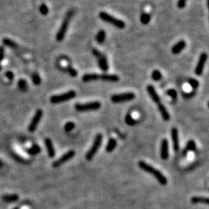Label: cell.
Listing matches in <instances>:
<instances>
[{
    "mask_svg": "<svg viewBox=\"0 0 209 209\" xmlns=\"http://www.w3.org/2000/svg\"><path fill=\"white\" fill-rule=\"evenodd\" d=\"M73 16V11H69V12L67 13L65 18L63 20L62 23L61 25V27L59 29L58 32L57 33V36H56V39H57V41H62L63 39L64 38L65 36L66 33L68 31V26H69L70 22H71V17Z\"/></svg>",
    "mask_w": 209,
    "mask_h": 209,
    "instance_id": "3957f363",
    "label": "cell"
},
{
    "mask_svg": "<svg viewBox=\"0 0 209 209\" xmlns=\"http://www.w3.org/2000/svg\"><path fill=\"white\" fill-rule=\"evenodd\" d=\"M4 55H5V49H4V47L2 46H0V64H1L2 61L3 60Z\"/></svg>",
    "mask_w": 209,
    "mask_h": 209,
    "instance_id": "74e56055",
    "label": "cell"
},
{
    "mask_svg": "<svg viewBox=\"0 0 209 209\" xmlns=\"http://www.w3.org/2000/svg\"><path fill=\"white\" fill-rule=\"evenodd\" d=\"M187 1V0H178V2H177L178 8H180V9H183V8H184L185 5H186Z\"/></svg>",
    "mask_w": 209,
    "mask_h": 209,
    "instance_id": "8d00e7d4",
    "label": "cell"
},
{
    "mask_svg": "<svg viewBox=\"0 0 209 209\" xmlns=\"http://www.w3.org/2000/svg\"><path fill=\"white\" fill-rule=\"evenodd\" d=\"M0 71H1V65H0Z\"/></svg>",
    "mask_w": 209,
    "mask_h": 209,
    "instance_id": "b9f144b4",
    "label": "cell"
},
{
    "mask_svg": "<svg viewBox=\"0 0 209 209\" xmlns=\"http://www.w3.org/2000/svg\"><path fill=\"white\" fill-rule=\"evenodd\" d=\"M185 47H186V42L184 40H180L174 45V47L171 49V52L174 54H180Z\"/></svg>",
    "mask_w": 209,
    "mask_h": 209,
    "instance_id": "9a60e30c",
    "label": "cell"
},
{
    "mask_svg": "<svg viewBox=\"0 0 209 209\" xmlns=\"http://www.w3.org/2000/svg\"><path fill=\"white\" fill-rule=\"evenodd\" d=\"M100 79L105 81H109V82H117L119 80V78L116 74H100Z\"/></svg>",
    "mask_w": 209,
    "mask_h": 209,
    "instance_id": "ac0fdd59",
    "label": "cell"
},
{
    "mask_svg": "<svg viewBox=\"0 0 209 209\" xmlns=\"http://www.w3.org/2000/svg\"><path fill=\"white\" fill-rule=\"evenodd\" d=\"M14 209H19V208H17V207H16V208H14Z\"/></svg>",
    "mask_w": 209,
    "mask_h": 209,
    "instance_id": "7bdbcfd3",
    "label": "cell"
},
{
    "mask_svg": "<svg viewBox=\"0 0 209 209\" xmlns=\"http://www.w3.org/2000/svg\"><path fill=\"white\" fill-rule=\"evenodd\" d=\"M100 79V74L96 73H92V74H86L82 77V81L84 82H90V81H97Z\"/></svg>",
    "mask_w": 209,
    "mask_h": 209,
    "instance_id": "d6986e66",
    "label": "cell"
},
{
    "mask_svg": "<svg viewBox=\"0 0 209 209\" xmlns=\"http://www.w3.org/2000/svg\"><path fill=\"white\" fill-rule=\"evenodd\" d=\"M75 96H76V92L73 90H71L65 92V93L61 94V95H53L50 98V102L52 104L63 103V102H68L71 99H73L74 98H75Z\"/></svg>",
    "mask_w": 209,
    "mask_h": 209,
    "instance_id": "5b68a950",
    "label": "cell"
},
{
    "mask_svg": "<svg viewBox=\"0 0 209 209\" xmlns=\"http://www.w3.org/2000/svg\"><path fill=\"white\" fill-rule=\"evenodd\" d=\"M92 54H93V55L94 56H95V57L98 58V57H99V56L102 54V53H101L100 51H99V50H97V49H95V48H94L93 50H92Z\"/></svg>",
    "mask_w": 209,
    "mask_h": 209,
    "instance_id": "f35d334b",
    "label": "cell"
},
{
    "mask_svg": "<svg viewBox=\"0 0 209 209\" xmlns=\"http://www.w3.org/2000/svg\"><path fill=\"white\" fill-rule=\"evenodd\" d=\"M102 135L101 133H99L95 136V140L93 142V144L91 147V148L89 149V150L87 152L86 155H85V158H86L87 160H92L93 159V157H95V155L96 154V153L98 152V150L100 148L101 145H102Z\"/></svg>",
    "mask_w": 209,
    "mask_h": 209,
    "instance_id": "277c9868",
    "label": "cell"
},
{
    "mask_svg": "<svg viewBox=\"0 0 209 209\" xmlns=\"http://www.w3.org/2000/svg\"><path fill=\"white\" fill-rule=\"evenodd\" d=\"M158 110H159L161 116H162L163 119L164 121H169L170 119V116L169 113H168L167 109H166V107L164 106V105H163L162 103L157 104Z\"/></svg>",
    "mask_w": 209,
    "mask_h": 209,
    "instance_id": "e0dca14e",
    "label": "cell"
},
{
    "mask_svg": "<svg viewBox=\"0 0 209 209\" xmlns=\"http://www.w3.org/2000/svg\"><path fill=\"white\" fill-rule=\"evenodd\" d=\"M2 165H3V163H2V161L0 160V167H2Z\"/></svg>",
    "mask_w": 209,
    "mask_h": 209,
    "instance_id": "60d3db41",
    "label": "cell"
},
{
    "mask_svg": "<svg viewBox=\"0 0 209 209\" xmlns=\"http://www.w3.org/2000/svg\"><path fill=\"white\" fill-rule=\"evenodd\" d=\"M18 87H19V90H21L22 92H26V91H27L28 85L26 80H24V79L19 80V81H18Z\"/></svg>",
    "mask_w": 209,
    "mask_h": 209,
    "instance_id": "4316f807",
    "label": "cell"
},
{
    "mask_svg": "<svg viewBox=\"0 0 209 209\" xmlns=\"http://www.w3.org/2000/svg\"><path fill=\"white\" fill-rule=\"evenodd\" d=\"M2 199L5 202L12 203L16 202V201H17L19 200V196L17 194H7V195L2 196Z\"/></svg>",
    "mask_w": 209,
    "mask_h": 209,
    "instance_id": "7402d4cb",
    "label": "cell"
},
{
    "mask_svg": "<svg viewBox=\"0 0 209 209\" xmlns=\"http://www.w3.org/2000/svg\"><path fill=\"white\" fill-rule=\"evenodd\" d=\"M106 31L104 29H101V30H99L98 32V33L96 35V41L99 43H102L105 41V40H106Z\"/></svg>",
    "mask_w": 209,
    "mask_h": 209,
    "instance_id": "cb8c5ba5",
    "label": "cell"
},
{
    "mask_svg": "<svg viewBox=\"0 0 209 209\" xmlns=\"http://www.w3.org/2000/svg\"><path fill=\"white\" fill-rule=\"evenodd\" d=\"M40 152V147L38 145H33L31 148H29L27 150V153L30 155H36Z\"/></svg>",
    "mask_w": 209,
    "mask_h": 209,
    "instance_id": "83f0119b",
    "label": "cell"
},
{
    "mask_svg": "<svg viewBox=\"0 0 209 209\" xmlns=\"http://www.w3.org/2000/svg\"><path fill=\"white\" fill-rule=\"evenodd\" d=\"M167 95L173 99H177V92L176 90L173 89V88H170V89L167 90Z\"/></svg>",
    "mask_w": 209,
    "mask_h": 209,
    "instance_id": "836d02e7",
    "label": "cell"
},
{
    "mask_svg": "<svg viewBox=\"0 0 209 209\" xmlns=\"http://www.w3.org/2000/svg\"><path fill=\"white\" fill-rule=\"evenodd\" d=\"M207 55L206 53H202V54L200 55L198 62H197V66H196L195 68V71H194L195 74H197V75H198V76L201 75L203 71H204V66H205L206 61H207Z\"/></svg>",
    "mask_w": 209,
    "mask_h": 209,
    "instance_id": "30bf717a",
    "label": "cell"
},
{
    "mask_svg": "<svg viewBox=\"0 0 209 209\" xmlns=\"http://www.w3.org/2000/svg\"><path fill=\"white\" fill-rule=\"evenodd\" d=\"M75 109L78 112H88V111H95L100 109L101 103L98 101L96 102H87V103H77L75 105Z\"/></svg>",
    "mask_w": 209,
    "mask_h": 209,
    "instance_id": "8992f818",
    "label": "cell"
},
{
    "mask_svg": "<svg viewBox=\"0 0 209 209\" xmlns=\"http://www.w3.org/2000/svg\"><path fill=\"white\" fill-rule=\"evenodd\" d=\"M125 120H126V124L129 125V126H133V125L136 124V120L132 116L131 113H128V114L126 115Z\"/></svg>",
    "mask_w": 209,
    "mask_h": 209,
    "instance_id": "f1b7e54d",
    "label": "cell"
},
{
    "mask_svg": "<svg viewBox=\"0 0 209 209\" xmlns=\"http://www.w3.org/2000/svg\"><path fill=\"white\" fill-rule=\"evenodd\" d=\"M136 98L135 94L133 92H125V93L113 95L111 97V100L113 103H123V102H130Z\"/></svg>",
    "mask_w": 209,
    "mask_h": 209,
    "instance_id": "52a82bcc",
    "label": "cell"
},
{
    "mask_svg": "<svg viewBox=\"0 0 209 209\" xmlns=\"http://www.w3.org/2000/svg\"><path fill=\"white\" fill-rule=\"evenodd\" d=\"M171 139L173 141L174 150L176 153H177L180 150V141H179V134H178L177 129L174 127L171 129Z\"/></svg>",
    "mask_w": 209,
    "mask_h": 209,
    "instance_id": "8fae6325",
    "label": "cell"
},
{
    "mask_svg": "<svg viewBox=\"0 0 209 209\" xmlns=\"http://www.w3.org/2000/svg\"><path fill=\"white\" fill-rule=\"evenodd\" d=\"M188 83L189 85H190V87L193 88H197L199 85L198 81H197V80L194 79V78H190V79H189Z\"/></svg>",
    "mask_w": 209,
    "mask_h": 209,
    "instance_id": "e575fe53",
    "label": "cell"
},
{
    "mask_svg": "<svg viewBox=\"0 0 209 209\" xmlns=\"http://www.w3.org/2000/svg\"><path fill=\"white\" fill-rule=\"evenodd\" d=\"M151 76H152L153 80H154V81H158L162 78V74H161L160 71H158V70H155V71H153L152 72Z\"/></svg>",
    "mask_w": 209,
    "mask_h": 209,
    "instance_id": "f546056e",
    "label": "cell"
},
{
    "mask_svg": "<svg viewBox=\"0 0 209 209\" xmlns=\"http://www.w3.org/2000/svg\"><path fill=\"white\" fill-rule=\"evenodd\" d=\"M99 18L102 20H103L104 22L110 23V24L113 25V26H116L118 29H124L125 26H126V23L123 20L117 19L115 16H112V15H110V14L107 13L106 12H101L99 13Z\"/></svg>",
    "mask_w": 209,
    "mask_h": 209,
    "instance_id": "7a4b0ae2",
    "label": "cell"
},
{
    "mask_svg": "<svg viewBox=\"0 0 209 209\" xmlns=\"http://www.w3.org/2000/svg\"><path fill=\"white\" fill-rule=\"evenodd\" d=\"M147 90L154 103H156L157 105L160 103V98L159 95L157 94V91H156L155 88H154L153 86H152V85H148V86L147 87Z\"/></svg>",
    "mask_w": 209,
    "mask_h": 209,
    "instance_id": "4fadbf2b",
    "label": "cell"
},
{
    "mask_svg": "<svg viewBox=\"0 0 209 209\" xmlns=\"http://www.w3.org/2000/svg\"><path fill=\"white\" fill-rule=\"evenodd\" d=\"M74 155H75V152H74V150H69L68 152L64 153V155L61 156V157L58 158L57 160L54 161V163H53V167H58L61 166L64 163H66L67 161L72 159L74 157Z\"/></svg>",
    "mask_w": 209,
    "mask_h": 209,
    "instance_id": "9c48e42d",
    "label": "cell"
},
{
    "mask_svg": "<svg viewBox=\"0 0 209 209\" xmlns=\"http://www.w3.org/2000/svg\"><path fill=\"white\" fill-rule=\"evenodd\" d=\"M45 146L47 148V153L50 158H53L55 157V150H54V145L52 143L51 140L49 138H47L45 140Z\"/></svg>",
    "mask_w": 209,
    "mask_h": 209,
    "instance_id": "2e32d148",
    "label": "cell"
},
{
    "mask_svg": "<svg viewBox=\"0 0 209 209\" xmlns=\"http://www.w3.org/2000/svg\"><path fill=\"white\" fill-rule=\"evenodd\" d=\"M138 166L141 170L153 175L161 185H166L167 184V179L163 174L162 172L158 170L157 169H156L155 167L148 164L147 163L144 162V161H139Z\"/></svg>",
    "mask_w": 209,
    "mask_h": 209,
    "instance_id": "6da1fadb",
    "label": "cell"
},
{
    "mask_svg": "<svg viewBox=\"0 0 209 209\" xmlns=\"http://www.w3.org/2000/svg\"><path fill=\"white\" fill-rule=\"evenodd\" d=\"M74 126H75V124H74L73 122H68V123H66L65 126H64V131L67 132V133L71 132V130H73V129L74 128Z\"/></svg>",
    "mask_w": 209,
    "mask_h": 209,
    "instance_id": "1f68e13d",
    "label": "cell"
},
{
    "mask_svg": "<svg viewBox=\"0 0 209 209\" xmlns=\"http://www.w3.org/2000/svg\"><path fill=\"white\" fill-rule=\"evenodd\" d=\"M42 117H43V111H42L41 109H38V110L36 111V113H35L34 116H33L31 122H30V123H29V127H28V130H29V132H30V133H33V132L36 130L37 126H38V124L40 123Z\"/></svg>",
    "mask_w": 209,
    "mask_h": 209,
    "instance_id": "ba28073f",
    "label": "cell"
},
{
    "mask_svg": "<svg viewBox=\"0 0 209 209\" xmlns=\"http://www.w3.org/2000/svg\"><path fill=\"white\" fill-rule=\"evenodd\" d=\"M117 147V141L116 139L111 138L108 142V144L106 146V151L108 153H112L116 147Z\"/></svg>",
    "mask_w": 209,
    "mask_h": 209,
    "instance_id": "44dd1931",
    "label": "cell"
},
{
    "mask_svg": "<svg viewBox=\"0 0 209 209\" xmlns=\"http://www.w3.org/2000/svg\"><path fill=\"white\" fill-rule=\"evenodd\" d=\"M191 202L193 204H209V200L207 197H201V196H195L191 198Z\"/></svg>",
    "mask_w": 209,
    "mask_h": 209,
    "instance_id": "ffe728a7",
    "label": "cell"
},
{
    "mask_svg": "<svg viewBox=\"0 0 209 209\" xmlns=\"http://www.w3.org/2000/svg\"><path fill=\"white\" fill-rule=\"evenodd\" d=\"M40 13L42 14V15H43V16H46V15H47V13L49 12V9L48 7H47V5H46V4H42L40 6Z\"/></svg>",
    "mask_w": 209,
    "mask_h": 209,
    "instance_id": "d6a6232c",
    "label": "cell"
},
{
    "mask_svg": "<svg viewBox=\"0 0 209 209\" xmlns=\"http://www.w3.org/2000/svg\"><path fill=\"white\" fill-rule=\"evenodd\" d=\"M32 80H33V82L35 85H40L41 83V78L37 73H35L33 74Z\"/></svg>",
    "mask_w": 209,
    "mask_h": 209,
    "instance_id": "4dcf8cb0",
    "label": "cell"
},
{
    "mask_svg": "<svg viewBox=\"0 0 209 209\" xmlns=\"http://www.w3.org/2000/svg\"><path fill=\"white\" fill-rule=\"evenodd\" d=\"M160 157L164 160H167L169 157V143L167 139H163L161 142Z\"/></svg>",
    "mask_w": 209,
    "mask_h": 209,
    "instance_id": "7c38bea8",
    "label": "cell"
},
{
    "mask_svg": "<svg viewBox=\"0 0 209 209\" xmlns=\"http://www.w3.org/2000/svg\"><path fill=\"white\" fill-rule=\"evenodd\" d=\"M2 43H3V45L6 46V47H11V48L12 49L17 48L18 47L17 43H15L13 40H10V39L9 38H4L3 40H2Z\"/></svg>",
    "mask_w": 209,
    "mask_h": 209,
    "instance_id": "d4e9b609",
    "label": "cell"
},
{
    "mask_svg": "<svg viewBox=\"0 0 209 209\" xmlns=\"http://www.w3.org/2000/svg\"><path fill=\"white\" fill-rule=\"evenodd\" d=\"M98 61H99V66L101 70L104 72H106L109 70V64H108V60L106 56L102 54L98 57Z\"/></svg>",
    "mask_w": 209,
    "mask_h": 209,
    "instance_id": "5bb4252c",
    "label": "cell"
},
{
    "mask_svg": "<svg viewBox=\"0 0 209 209\" xmlns=\"http://www.w3.org/2000/svg\"><path fill=\"white\" fill-rule=\"evenodd\" d=\"M196 149V143L195 142L194 140H189L188 143H187L186 147H185V150L183 152V155H186L187 153L190 151H194Z\"/></svg>",
    "mask_w": 209,
    "mask_h": 209,
    "instance_id": "603a6c76",
    "label": "cell"
},
{
    "mask_svg": "<svg viewBox=\"0 0 209 209\" xmlns=\"http://www.w3.org/2000/svg\"><path fill=\"white\" fill-rule=\"evenodd\" d=\"M150 15L149 13H147V12H144V13L141 14V16H140V21H141V23L144 25L148 24V23H150Z\"/></svg>",
    "mask_w": 209,
    "mask_h": 209,
    "instance_id": "484cf974",
    "label": "cell"
},
{
    "mask_svg": "<svg viewBox=\"0 0 209 209\" xmlns=\"http://www.w3.org/2000/svg\"><path fill=\"white\" fill-rule=\"evenodd\" d=\"M68 74H69L71 77H76L77 75H78V71H77L76 70L74 69V68H71V67H68Z\"/></svg>",
    "mask_w": 209,
    "mask_h": 209,
    "instance_id": "d590c367",
    "label": "cell"
},
{
    "mask_svg": "<svg viewBox=\"0 0 209 209\" xmlns=\"http://www.w3.org/2000/svg\"><path fill=\"white\" fill-rule=\"evenodd\" d=\"M5 76L9 78V80H12L13 79V73L11 72V71H7V72L5 73Z\"/></svg>",
    "mask_w": 209,
    "mask_h": 209,
    "instance_id": "ab89813d",
    "label": "cell"
}]
</instances>
